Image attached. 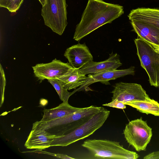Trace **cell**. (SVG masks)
Returning <instances> with one entry per match:
<instances>
[{
    "instance_id": "6da1fadb",
    "label": "cell",
    "mask_w": 159,
    "mask_h": 159,
    "mask_svg": "<svg viewBox=\"0 0 159 159\" xmlns=\"http://www.w3.org/2000/svg\"><path fill=\"white\" fill-rule=\"evenodd\" d=\"M124 13L121 5L103 0H88L80 20L76 26L73 39L80 41L101 26L111 23Z\"/></svg>"
},
{
    "instance_id": "7a4b0ae2",
    "label": "cell",
    "mask_w": 159,
    "mask_h": 159,
    "mask_svg": "<svg viewBox=\"0 0 159 159\" xmlns=\"http://www.w3.org/2000/svg\"><path fill=\"white\" fill-rule=\"evenodd\" d=\"M102 108L92 105L62 118L46 122L37 121L33 123L32 129L44 130L59 137L65 135L84 123Z\"/></svg>"
},
{
    "instance_id": "3957f363",
    "label": "cell",
    "mask_w": 159,
    "mask_h": 159,
    "mask_svg": "<svg viewBox=\"0 0 159 159\" xmlns=\"http://www.w3.org/2000/svg\"><path fill=\"white\" fill-rule=\"evenodd\" d=\"M82 146L88 150L96 158L136 159L139 156L128 150L119 142L107 139H88Z\"/></svg>"
},
{
    "instance_id": "277c9868",
    "label": "cell",
    "mask_w": 159,
    "mask_h": 159,
    "mask_svg": "<svg viewBox=\"0 0 159 159\" xmlns=\"http://www.w3.org/2000/svg\"><path fill=\"white\" fill-rule=\"evenodd\" d=\"M110 113L109 111L103 107L82 125L67 134L55 139L50 146H66L89 137L102 126Z\"/></svg>"
},
{
    "instance_id": "5b68a950",
    "label": "cell",
    "mask_w": 159,
    "mask_h": 159,
    "mask_svg": "<svg viewBox=\"0 0 159 159\" xmlns=\"http://www.w3.org/2000/svg\"><path fill=\"white\" fill-rule=\"evenodd\" d=\"M66 0H46L41 11L45 25L59 35L67 25Z\"/></svg>"
},
{
    "instance_id": "8992f818",
    "label": "cell",
    "mask_w": 159,
    "mask_h": 159,
    "mask_svg": "<svg viewBox=\"0 0 159 159\" xmlns=\"http://www.w3.org/2000/svg\"><path fill=\"white\" fill-rule=\"evenodd\" d=\"M124 137L129 145L138 152L145 151L152 135V129L142 117L130 121L123 130Z\"/></svg>"
},
{
    "instance_id": "52a82bcc",
    "label": "cell",
    "mask_w": 159,
    "mask_h": 159,
    "mask_svg": "<svg viewBox=\"0 0 159 159\" xmlns=\"http://www.w3.org/2000/svg\"><path fill=\"white\" fill-rule=\"evenodd\" d=\"M134 42L141 66L147 73L150 85L158 87L157 66L158 53L149 43L139 37L135 39Z\"/></svg>"
},
{
    "instance_id": "ba28073f",
    "label": "cell",
    "mask_w": 159,
    "mask_h": 159,
    "mask_svg": "<svg viewBox=\"0 0 159 159\" xmlns=\"http://www.w3.org/2000/svg\"><path fill=\"white\" fill-rule=\"evenodd\" d=\"M111 92L112 100L116 99L125 103L137 100H145L150 98L139 84L120 82L116 83Z\"/></svg>"
},
{
    "instance_id": "9c48e42d",
    "label": "cell",
    "mask_w": 159,
    "mask_h": 159,
    "mask_svg": "<svg viewBox=\"0 0 159 159\" xmlns=\"http://www.w3.org/2000/svg\"><path fill=\"white\" fill-rule=\"evenodd\" d=\"M32 67L35 76L41 81L45 79H57L74 69L69 63L56 59L49 63L37 64Z\"/></svg>"
},
{
    "instance_id": "30bf717a",
    "label": "cell",
    "mask_w": 159,
    "mask_h": 159,
    "mask_svg": "<svg viewBox=\"0 0 159 159\" xmlns=\"http://www.w3.org/2000/svg\"><path fill=\"white\" fill-rule=\"evenodd\" d=\"M134 66H131L129 68L125 69H116L89 74L88 75L85 83L72 92V94L76 91L86 89L90 85L94 83L100 82L105 84H110L109 81L110 80H115L128 75H134Z\"/></svg>"
},
{
    "instance_id": "8fae6325",
    "label": "cell",
    "mask_w": 159,
    "mask_h": 159,
    "mask_svg": "<svg viewBox=\"0 0 159 159\" xmlns=\"http://www.w3.org/2000/svg\"><path fill=\"white\" fill-rule=\"evenodd\" d=\"M64 56L69 64L75 69H80L93 60V57L88 48L85 44H78L67 48Z\"/></svg>"
},
{
    "instance_id": "7c38bea8",
    "label": "cell",
    "mask_w": 159,
    "mask_h": 159,
    "mask_svg": "<svg viewBox=\"0 0 159 159\" xmlns=\"http://www.w3.org/2000/svg\"><path fill=\"white\" fill-rule=\"evenodd\" d=\"M122 65L119 55L113 52L107 60L100 62H89L79 70L80 73L84 75L94 74L107 71L115 70Z\"/></svg>"
},
{
    "instance_id": "4fadbf2b",
    "label": "cell",
    "mask_w": 159,
    "mask_h": 159,
    "mask_svg": "<svg viewBox=\"0 0 159 159\" xmlns=\"http://www.w3.org/2000/svg\"><path fill=\"white\" fill-rule=\"evenodd\" d=\"M58 137L44 130L32 129L24 146L28 149L41 151L50 147L52 142Z\"/></svg>"
},
{
    "instance_id": "5bb4252c",
    "label": "cell",
    "mask_w": 159,
    "mask_h": 159,
    "mask_svg": "<svg viewBox=\"0 0 159 159\" xmlns=\"http://www.w3.org/2000/svg\"><path fill=\"white\" fill-rule=\"evenodd\" d=\"M128 17L130 21L142 22L159 29V9L138 7L132 10Z\"/></svg>"
},
{
    "instance_id": "9a60e30c",
    "label": "cell",
    "mask_w": 159,
    "mask_h": 159,
    "mask_svg": "<svg viewBox=\"0 0 159 159\" xmlns=\"http://www.w3.org/2000/svg\"><path fill=\"white\" fill-rule=\"evenodd\" d=\"M130 23L139 38L149 44L159 45V29L141 22L133 20Z\"/></svg>"
},
{
    "instance_id": "2e32d148",
    "label": "cell",
    "mask_w": 159,
    "mask_h": 159,
    "mask_svg": "<svg viewBox=\"0 0 159 159\" xmlns=\"http://www.w3.org/2000/svg\"><path fill=\"white\" fill-rule=\"evenodd\" d=\"M82 108L73 107L69 104L68 101L63 102L55 108L44 109L43 110L42 118L40 121L46 122L62 118L76 112Z\"/></svg>"
},
{
    "instance_id": "e0dca14e",
    "label": "cell",
    "mask_w": 159,
    "mask_h": 159,
    "mask_svg": "<svg viewBox=\"0 0 159 159\" xmlns=\"http://www.w3.org/2000/svg\"><path fill=\"white\" fill-rule=\"evenodd\" d=\"M79 69H74L67 74L57 79L68 90L76 89L85 82L87 76L79 73Z\"/></svg>"
},
{
    "instance_id": "ac0fdd59",
    "label": "cell",
    "mask_w": 159,
    "mask_h": 159,
    "mask_svg": "<svg viewBox=\"0 0 159 159\" xmlns=\"http://www.w3.org/2000/svg\"><path fill=\"white\" fill-rule=\"evenodd\" d=\"M125 104L136 108L140 112L159 116V103L154 99L134 101Z\"/></svg>"
},
{
    "instance_id": "d6986e66",
    "label": "cell",
    "mask_w": 159,
    "mask_h": 159,
    "mask_svg": "<svg viewBox=\"0 0 159 159\" xmlns=\"http://www.w3.org/2000/svg\"><path fill=\"white\" fill-rule=\"evenodd\" d=\"M48 80L55 88L61 100L63 102L68 101L69 97L72 94V93L68 92L57 79H48Z\"/></svg>"
},
{
    "instance_id": "ffe728a7",
    "label": "cell",
    "mask_w": 159,
    "mask_h": 159,
    "mask_svg": "<svg viewBox=\"0 0 159 159\" xmlns=\"http://www.w3.org/2000/svg\"><path fill=\"white\" fill-rule=\"evenodd\" d=\"M24 0H0V7L7 9L11 12H16L20 8Z\"/></svg>"
},
{
    "instance_id": "44dd1931",
    "label": "cell",
    "mask_w": 159,
    "mask_h": 159,
    "mask_svg": "<svg viewBox=\"0 0 159 159\" xmlns=\"http://www.w3.org/2000/svg\"><path fill=\"white\" fill-rule=\"evenodd\" d=\"M0 93H1V100H0V107L3 104L4 97V91L6 84V80L4 72L3 69L0 64Z\"/></svg>"
},
{
    "instance_id": "7402d4cb",
    "label": "cell",
    "mask_w": 159,
    "mask_h": 159,
    "mask_svg": "<svg viewBox=\"0 0 159 159\" xmlns=\"http://www.w3.org/2000/svg\"><path fill=\"white\" fill-rule=\"evenodd\" d=\"M102 105L122 109L126 108L125 104L116 99L112 100L110 103L102 104Z\"/></svg>"
},
{
    "instance_id": "603a6c76",
    "label": "cell",
    "mask_w": 159,
    "mask_h": 159,
    "mask_svg": "<svg viewBox=\"0 0 159 159\" xmlns=\"http://www.w3.org/2000/svg\"><path fill=\"white\" fill-rule=\"evenodd\" d=\"M157 81L158 87L159 86V54L158 53V60L157 66Z\"/></svg>"
},
{
    "instance_id": "cb8c5ba5",
    "label": "cell",
    "mask_w": 159,
    "mask_h": 159,
    "mask_svg": "<svg viewBox=\"0 0 159 159\" xmlns=\"http://www.w3.org/2000/svg\"><path fill=\"white\" fill-rule=\"evenodd\" d=\"M149 44L152 47L155 52L159 54V45L152 44Z\"/></svg>"
},
{
    "instance_id": "d4e9b609",
    "label": "cell",
    "mask_w": 159,
    "mask_h": 159,
    "mask_svg": "<svg viewBox=\"0 0 159 159\" xmlns=\"http://www.w3.org/2000/svg\"><path fill=\"white\" fill-rule=\"evenodd\" d=\"M41 4L42 7H43L45 5L46 2V0H39Z\"/></svg>"
},
{
    "instance_id": "484cf974",
    "label": "cell",
    "mask_w": 159,
    "mask_h": 159,
    "mask_svg": "<svg viewBox=\"0 0 159 159\" xmlns=\"http://www.w3.org/2000/svg\"></svg>"
}]
</instances>
